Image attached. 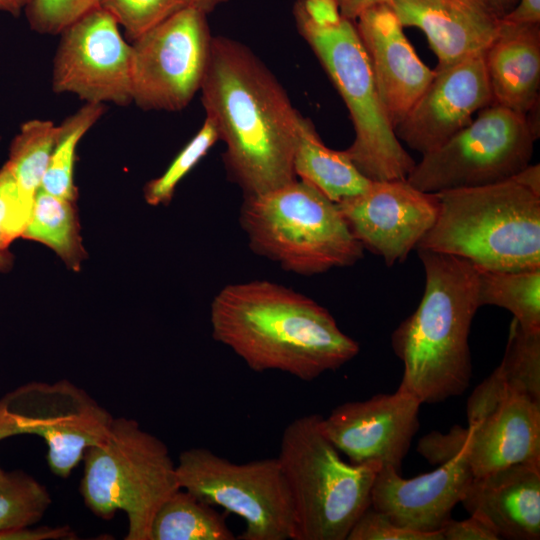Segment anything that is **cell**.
Returning a JSON list of instances; mask_svg holds the SVG:
<instances>
[{
	"instance_id": "obj_1",
	"label": "cell",
	"mask_w": 540,
	"mask_h": 540,
	"mask_svg": "<svg viewBox=\"0 0 540 540\" xmlns=\"http://www.w3.org/2000/svg\"><path fill=\"white\" fill-rule=\"evenodd\" d=\"M200 90L206 116L226 145L227 174L244 197L297 179L293 160L301 114L248 47L225 36L213 37Z\"/></svg>"
},
{
	"instance_id": "obj_2",
	"label": "cell",
	"mask_w": 540,
	"mask_h": 540,
	"mask_svg": "<svg viewBox=\"0 0 540 540\" xmlns=\"http://www.w3.org/2000/svg\"><path fill=\"white\" fill-rule=\"evenodd\" d=\"M212 337L253 371L311 381L359 353L330 312L310 297L268 280L231 283L210 307Z\"/></svg>"
},
{
	"instance_id": "obj_3",
	"label": "cell",
	"mask_w": 540,
	"mask_h": 540,
	"mask_svg": "<svg viewBox=\"0 0 540 540\" xmlns=\"http://www.w3.org/2000/svg\"><path fill=\"white\" fill-rule=\"evenodd\" d=\"M417 251L424 292L416 310L393 331L391 346L404 365L398 389L432 404L461 395L470 384L468 337L480 307L478 272L465 259Z\"/></svg>"
},
{
	"instance_id": "obj_4",
	"label": "cell",
	"mask_w": 540,
	"mask_h": 540,
	"mask_svg": "<svg viewBox=\"0 0 540 540\" xmlns=\"http://www.w3.org/2000/svg\"><path fill=\"white\" fill-rule=\"evenodd\" d=\"M434 225L416 249L492 271L540 268V166L490 185L436 193Z\"/></svg>"
},
{
	"instance_id": "obj_5",
	"label": "cell",
	"mask_w": 540,
	"mask_h": 540,
	"mask_svg": "<svg viewBox=\"0 0 540 540\" xmlns=\"http://www.w3.org/2000/svg\"><path fill=\"white\" fill-rule=\"evenodd\" d=\"M239 222L253 252L298 275L352 266L363 257L336 203L298 178L244 197Z\"/></svg>"
},
{
	"instance_id": "obj_6",
	"label": "cell",
	"mask_w": 540,
	"mask_h": 540,
	"mask_svg": "<svg viewBox=\"0 0 540 540\" xmlns=\"http://www.w3.org/2000/svg\"><path fill=\"white\" fill-rule=\"evenodd\" d=\"M321 415L295 418L277 456L294 508L293 540H346L371 504L377 463L345 462L321 427Z\"/></svg>"
},
{
	"instance_id": "obj_7",
	"label": "cell",
	"mask_w": 540,
	"mask_h": 540,
	"mask_svg": "<svg viewBox=\"0 0 540 540\" xmlns=\"http://www.w3.org/2000/svg\"><path fill=\"white\" fill-rule=\"evenodd\" d=\"M80 492L85 505L110 520L122 510L126 540H149L160 505L180 488L176 464L166 444L134 419L113 418L106 436L83 455Z\"/></svg>"
},
{
	"instance_id": "obj_8",
	"label": "cell",
	"mask_w": 540,
	"mask_h": 540,
	"mask_svg": "<svg viewBox=\"0 0 540 540\" xmlns=\"http://www.w3.org/2000/svg\"><path fill=\"white\" fill-rule=\"evenodd\" d=\"M301 36L314 51L345 102L355 138L345 150L371 181L407 179L416 162L403 148L381 103L368 56L353 21L331 26L311 23L295 3Z\"/></svg>"
},
{
	"instance_id": "obj_9",
	"label": "cell",
	"mask_w": 540,
	"mask_h": 540,
	"mask_svg": "<svg viewBox=\"0 0 540 540\" xmlns=\"http://www.w3.org/2000/svg\"><path fill=\"white\" fill-rule=\"evenodd\" d=\"M180 488L239 516L241 540H293L294 508L278 457L235 463L203 447L183 451Z\"/></svg>"
},
{
	"instance_id": "obj_10",
	"label": "cell",
	"mask_w": 540,
	"mask_h": 540,
	"mask_svg": "<svg viewBox=\"0 0 540 540\" xmlns=\"http://www.w3.org/2000/svg\"><path fill=\"white\" fill-rule=\"evenodd\" d=\"M538 138L525 115L492 103L445 143L422 154L407 180L429 193L498 183L530 164Z\"/></svg>"
},
{
	"instance_id": "obj_11",
	"label": "cell",
	"mask_w": 540,
	"mask_h": 540,
	"mask_svg": "<svg viewBox=\"0 0 540 540\" xmlns=\"http://www.w3.org/2000/svg\"><path fill=\"white\" fill-rule=\"evenodd\" d=\"M114 417L68 380L29 382L0 398V441L37 435L55 475L67 478L85 450L103 440Z\"/></svg>"
},
{
	"instance_id": "obj_12",
	"label": "cell",
	"mask_w": 540,
	"mask_h": 540,
	"mask_svg": "<svg viewBox=\"0 0 540 540\" xmlns=\"http://www.w3.org/2000/svg\"><path fill=\"white\" fill-rule=\"evenodd\" d=\"M212 38L207 14L184 6L133 40L132 102L178 111L200 90Z\"/></svg>"
},
{
	"instance_id": "obj_13",
	"label": "cell",
	"mask_w": 540,
	"mask_h": 540,
	"mask_svg": "<svg viewBox=\"0 0 540 540\" xmlns=\"http://www.w3.org/2000/svg\"><path fill=\"white\" fill-rule=\"evenodd\" d=\"M53 60L52 89L91 103L132 102V46L111 14L97 7L61 33Z\"/></svg>"
},
{
	"instance_id": "obj_14",
	"label": "cell",
	"mask_w": 540,
	"mask_h": 540,
	"mask_svg": "<svg viewBox=\"0 0 540 540\" xmlns=\"http://www.w3.org/2000/svg\"><path fill=\"white\" fill-rule=\"evenodd\" d=\"M417 451L433 465L462 452L473 477L516 463L540 462V400L527 395L506 398L467 427L428 433Z\"/></svg>"
},
{
	"instance_id": "obj_15",
	"label": "cell",
	"mask_w": 540,
	"mask_h": 540,
	"mask_svg": "<svg viewBox=\"0 0 540 540\" xmlns=\"http://www.w3.org/2000/svg\"><path fill=\"white\" fill-rule=\"evenodd\" d=\"M336 205L362 247L387 266L403 262L416 249L439 211L436 193L421 191L407 179L372 181Z\"/></svg>"
},
{
	"instance_id": "obj_16",
	"label": "cell",
	"mask_w": 540,
	"mask_h": 540,
	"mask_svg": "<svg viewBox=\"0 0 540 540\" xmlns=\"http://www.w3.org/2000/svg\"><path fill=\"white\" fill-rule=\"evenodd\" d=\"M420 405L414 396L397 389L343 403L321 418V427L350 463H377L400 472L419 428Z\"/></svg>"
},
{
	"instance_id": "obj_17",
	"label": "cell",
	"mask_w": 540,
	"mask_h": 540,
	"mask_svg": "<svg viewBox=\"0 0 540 540\" xmlns=\"http://www.w3.org/2000/svg\"><path fill=\"white\" fill-rule=\"evenodd\" d=\"M493 103L484 52L436 67L426 90L395 128L397 138L425 154L466 127Z\"/></svg>"
},
{
	"instance_id": "obj_18",
	"label": "cell",
	"mask_w": 540,
	"mask_h": 540,
	"mask_svg": "<svg viewBox=\"0 0 540 540\" xmlns=\"http://www.w3.org/2000/svg\"><path fill=\"white\" fill-rule=\"evenodd\" d=\"M356 20L381 103L395 130L428 87L434 70L421 61L389 4L370 7Z\"/></svg>"
},
{
	"instance_id": "obj_19",
	"label": "cell",
	"mask_w": 540,
	"mask_h": 540,
	"mask_svg": "<svg viewBox=\"0 0 540 540\" xmlns=\"http://www.w3.org/2000/svg\"><path fill=\"white\" fill-rule=\"evenodd\" d=\"M472 478L462 452L437 469L408 479L393 467L383 466L374 479L370 505L403 528L438 532Z\"/></svg>"
},
{
	"instance_id": "obj_20",
	"label": "cell",
	"mask_w": 540,
	"mask_h": 540,
	"mask_svg": "<svg viewBox=\"0 0 540 540\" xmlns=\"http://www.w3.org/2000/svg\"><path fill=\"white\" fill-rule=\"evenodd\" d=\"M389 5L403 27L425 34L439 68L484 52L501 24L486 0H391Z\"/></svg>"
},
{
	"instance_id": "obj_21",
	"label": "cell",
	"mask_w": 540,
	"mask_h": 540,
	"mask_svg": "<svg viewBox=\"0 0 540 540\" xmlns=\"http://www.w3.org/2000/svg\"><path fill=\"white\" fill-rule=\"evenodd\" d=\"M460 503L487 523L499 539L540 538V462L509 465L473 477Z\"/></svg>"
},
{
	"instance_id": "obj_22",
	"label": "cell",
	"mask_w": 540,
	"mask_h": 540,
	"mask_svg": "<svg viewBox=\"0 0 540 540\" xmlns=\"http://www.w3.org/2000/svg\"><path fill=\"white\" fill-rule=\"evenodd\" d=\"M484 63L493 103L525 115L540 100V24L501 20Z\"/></svg>"
},
{
	"instance_id": "obj_23",
	"label": "cell",
	"mask_w": 540,
	"mask_h": 540,
	"mask_svg": "<svg viewBox=\"0 0 540 540\" xmlns=\"http://www.w3.org/2000/svg\"><path fill=\"white\" fill-rule=\"evenodd\" d=\"M514 395L540 400V331L523 329L513 318L501 363L468 398V423Z\"/></svg>"
},
{
	"instance_id": "obj_24",
	"label": "cell",
	"mask_w": 540,
	"mask_h": 540,
	"mask_svg": "<svg viewBox=\"0 0 540 540\" xmlns=\"http://www.w3.org/2000/svg\"><path fill=\"white\" fill-rule=\"evenodd\" d=\"M293 167L303 180L337 203L363 192L372 182L345 150H334L321 140L310 119L300 116Z\"/></svg>"
},
{
	"instance_id": "obj_25",
	"label": "cell",
	"mask_w": 540,
	"mask_h": 540,
	"mask_svg": "<svg viewBox=\"0 0 540 540\" xmlns=\"http://www.w3.org/2000/svg\"><path fill=\"white\" fill-rule=\"evenodd\" d=\"M225 516L214 506L179 488L157 509L149 540H233Z\"/></svg>"
},
{
	"instance_id": "obj_26",
	"label": "cell",
	"mask_w": 540,
	"mask_h": 540,
	"mask_svg": "<svg viewBox=\"0 0 540 540\" xmlns=\"http://www.w3.org/2000/svg\"><path fill=\"white\" fill-rule=\"evenodd\" d=\"M75 202L39 190L22 237L45 244L74 270L86 257Z\"/></svg>"
},
{
	"instance_id": "obj_27",
	"label": "cell",
	"mask_w": 540,
	"mask_h": 540,
	"mask_svg": "<svg viewBox=\"0 0 540 540\" xmlns=\"http://www.w3.org/2000/svg\"><path fill=\"white\" fill-rule=\"evenodd\" d=\"M477 272L480 307L504 308L523 329L540 331V268L520 271L477 268Z\"/></svg>"
},
{
	"instance_id": "obj_28",
	"label": "cell",
	"mask_w": 540,
	"mask_h": 540,
	"mask_svg": "<svg viewBox=\"0 0 540 540\" xmlns=\"http://www.w3.org/2000/svg\"><path fill=\"white\" fill-rule=\"evenodd\" d=\"M59 125L34 119L23 123L10 145L5 163L11 171L24 201L33 206L41 189L50 156L57 141Z\"/></svg>"
},
{
	"instance_id": "obj_29",
	"label": "cell",
	"mask_w": 540,
	"mask_h": 540,
	"mask_svg": "<svg viewBox=\"0 0 540 540\" xmlns=\"http://www.w3.org/2000/svg\"><path fill=\"white\" fill-rule=\"evenodd\" d=\"M104 111L103 103L86 102L59 125L58 138L50 156L41 190L76 202L77 188L73 174L77 145Z\"/></svg>"
},
{
	"instance_id": "obj_30",
	"label": "cell",
	"mask_w": 540,
	"mask_h": 540,
	"mask_svg": "<svg viewBox=\"0 0 540 540\" xmlns=\"http://www.w3.org/2000/svg\"><path fill=\"white\" fill-rule=\"evenodd\" d=\"M52 500L45 486L23 471L6 472L0 480V532L34 525Z\"/></svg>"
},
{
	"instance_id": "obj_31",
	"label": "cell",
	"mask_w": 540,
	"mask_h": 540,
	"mask_svg": "<svg viewBox=\"0 0 540 540\" xmlns=\"http://www.w3.org/2000/svg\"><path fill=\"white\" fill-rule=\"evenodd\" d=\"M219 133L214 121L207 117L196 135L174 158L159 177L144 188V198L151 206L167 205L173 198L179 182L191 171L218 141Z\"/></svg>"
},
{
	"instance_id": "obj_32",
	"label": "cell",
	"mask_w": 540,
	"mask_h": 540,
	"mask_svg": "<svg viewBox=\"0 0 540 540\" xmlns=\"http://www.w3.org/2000/svg\"><path fill=\"white\" fill-rule=\"evenodd\" d=\"M133 41L185 6L184 0H98Z\"/></svg>"
},
{
	"instance_id": "obj_33",
	"label": "cell",
	"mask_w": 540,
	"mask_h": 540,
	"mask_svg": "<svg viewBox=\"0 0 540 540\" xmlns=\"http://www.w3.org/2000/svg\"><path fill=\"white\" fill-rule=\"evenodd\" d=\"M32 206L22 198L17 183L4 164L0 168V271L10 267V244L22 237Z\"/></svg>"
},
{
	"instance_id": "obj_34",
	"label": "cell",
	"mask_w": 540,
	"mask_h": 540,
	"mask_svg": "<svg viewBox=\"0 0 540 540\" xmlns=\"http://www.w3.org/2000/svg\"><path fill=\"white\" fill-rule=\"evenodd\" d=\"M97 7L98 0H31L24 12L31 29L56 35Z\"/></svg>"
},
{
	"instance_id": "obj_35",
	"label": "cell",
	"mask_w": 540,
	"mask_h": 540,
	"mask_svg": "<svg viewBox=\"0 0 540 540\" xmlns=\"http://www.w3.org/2000/svg\"><path fill=\"white\" fill-rule=\"evenodd\" d=\"M346 540H443L440 531L424 533L403 528L371 505L360 515Z\"/></svg>"
},
{
	"instance_id": "obj_36",
	"label": "cell",
	"mask_w": 540,
	"mask_h": 540,
	"mask_svg": "<svg viewBox=\"0 0 540 540\" xmlns=\"http://www.w3.org/2000/svg\"><path fill=\"white\" fill-rule=\"evenodd\" d=\"M440 533L443 540H498L492 526L482 518L470 515L465 520L451 517L442 525Z\"/></svg>"
},
{
	"instance_id": "obj_37",
	"label": "cell",
	"mask_w": 540,
	"mask_h": 540,
	"mask_svg": "<svg viewBox=\"0 0 540 540\" xmlns=\"http://www.w3.org/2000/svg\"><path fill=\"white\" fill-rule=\"evenodd\" d=\"M21 526L0 532V540H62L75 539L76 534L68 526Z\"/></svg>"
},
{
	"instance_id": "obj_38",
	"label": "cell",
	"mask_w": 540,
	"mask_h": 540,
	"mask_svg": "<svg viewBox=\"0 0 540 540\" xmlns=\"http://www.w3.org/2000/svg\"><path fill=\"white\" fill-rule=\"evenodd\" d=\"M307 19L317 26H331L343 18L337 0H296Z\"/></svg>"
},
{
	"instance_id": "obj_39",
	"label": "cell",
	"mask_w": 540,
	"mask_h": 540,
	"mask_svg": "<svg viewBox=\"0 0 540 540\" xmlns=\"http://www.w3.org/2000/svg\"><path fill=\"white\" fill-rule=\"evenodd\" d=\"M501 20L512 24H540V0H518Z\"/></svg>"
},
{
	"instance_id": "obj_40",
	"label": "cell",
	"mask_w": 540,
	"mask_h": 540,
	"mask_svg": "<svg viewBox=\"0 0 540 540\" xmlns=\"http://www.w3.org/2000/svg\"><path fill=\"white\" fill-rule=\"evenodd\" d=\"M341 15L351 21H355L358 16L370 7L383 4L391 0H337Z\"/></svg>"
},
{
	"instance_id": "obj_41",
	"label": "cell",
	"mask_w": 540,
	"mask_h": 540,
	"mask_svg": "<svg viewBox=\"0 0 540 540\" xmlns=\"http://www.w3.org/2000/svg\"><path fill=\"white\" fill-rule=\"evenodd\" d=\"M31 0H0V11L17 16L25 10Z\"/></svg>"
},
{
	"instance_id": "obj_42",
	"label": "cell",
	"mask_w": 540,
	"mask_h": 540,
	"mask_svg": "<svg viewBox=\"0 0 540 540\" xmlns=\"http://www.w3.org/2000/svg\"><path fill=\"white\" fill-rule=\"evenodd\" d=\"M227 1L228 0H184V3L185 6H192L209 14L219 5L226 3Z\"/></svg>"
},
{
	"instance_id": "obj_43",
	"label": "cell",
	"mask_w": 540,
	"mask_h": 540,
	"mask_svg": "<svg viewBox=\"0 0 540 540\" xmlns=\"http://www.w3.org/2000/svg\"><path fill=\"white\" fill-rule=\"evenodd\" d=\"M494 11L502 18L517 3L518 0H486Z\"/></svg>"
},
{
	"instance_id": "obj_44",
	"label": "cell",
	"mask_w": 540,
	"mask_h": 540,
	"mask_svg": "<svg viewBox=\"0 0 540 540\" xmlns=\"http://www.w3.org/2000/svg\"><path fill=\"white\" fill-rule=\"evenodd\" d=\"M6 471L2 470L0 467V480L4 477Z\"/></svg>"
}]
</instances>
